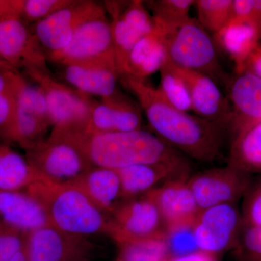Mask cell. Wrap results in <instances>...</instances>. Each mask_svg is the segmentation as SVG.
Listing matches in <instances>:
<instances>
[{"label": "cell", "instance_id": "obj_1", "mask_svg": "<svg viewBox=\"0 0 261 261\" xmlns=\"http://www.w3.org/2000/svg\"><path fill=\"white\" fill-rule=\"evenodd\" d=\"M119 80L137 97L152 133L165 143L200 162L219 158L228 134L224 127L173 107L145 80L126 75Z\"/></svg>", "mask_w": 261, "mask_h": 261}, {"label": "cell", "instance_id": "obj_17", "mask_svg": "<svg viewBox=\"0 0 261 261\" xmlns=\"http://www.w3.org/2000/svg\"><path fill=\"white\" fill-rule=\"evenodd\" d=\"M142 109L119 90L95 102L85 134L87 135L142 129Z\"/></svg>", "mask_w": 261, "mask_h": 261}, {"label": "cell", "instance_id": "obj_35", "mask_svg": "<svg viewBox=\"0 0 261 261\" xmlns=\"http://www.w3.org/2000/svg\"><path fill=\"white\" fill-rule=\"evenodd\" d=\"M238 247L246 254L247 260L261 258V226H243Z\"/></svg>", "mask_w": 261, "mask_h": 261}, {"label": "cell", "instance_id": "obj_30", "mask_svg": "<svg viewBox=\"0 0 261 261\" xmlns=\"http://www.w3.org/2000/svg\"><path fill=\"white\" fill-rule=\"evenodd\" d=\"M233 0H195L197 21L207 32L216 34L231 19Z\"/></svg>", "mask_w": 261, "mask_h": 261}, {"label": "cell", "instance_id": "obj_28", "mask_svg": "<svg viewBox=\"0 0 261 261\" xmlns=\"http://www.w3.org/2000/svg\"><path fill=\"white\" fill-rule=\"evenodd\" d=\"M147 9L152 11L154 21L168 32L190 18V8L194 0H154L145 2Z\"/></svg>", "mask_w": 261, "mask_h": 261}, {"label": "cell", "instance_id": "obj_9", "mask_svg": "<svg viewBox=\"0 0 261 261\" xmlns=\"http://www.w3.org/2000/svg\"><path fill=\"white\" fill-rule=\"evenodd\" d=\"M243 223L238 203L201 210L192 227L197 249L216 254L238 247Z\"/></svg>", "mask_w": 261, "mask_h": 261}, {"label": "cell", "instance_id": "obj_42", "mask_svg": "<svg viewBox=\"0 0 261 261\" xmlns=\"http://www.w3.org/2000/svg\"><path fill=\"white\" fill-rule=\"evenodd\" d=\"M2 225H3V223H2L1 219H0V227H1Z\"/></svg>", "mask_w": 261, "mask_h": 261}, {"label": "cell", "instance_id": "obj_20", "mask_svg": "<svg viewBox=\"0 0 261 261\" xmlns=\"http://www.w3.org/2000/svg\"><path fill=\"white\" fill-rule=\"evenodd\" d=\"M0 219L25 233L51 225L42 205L25 190H0Z\"/></svg>", "mask_w": 261, "mask_h": 261}, {"label": "cell", "instance_id": "obj_25", "mask_svg": "<svg viewBox=\"0 0 261 261\" xmlns=\"http://www.w3.org/2000/svg\"><path fill=\"white\" fill-rule=\"evenodd\" d=\"M228 165L249 174H261V121L231 137Z\"/></svg>", "mask_w": 261, "mask_h": 261}, {"label": "cell", "instance_id": "obj_22", "mask_svg": "<svg viewBox=\"0 0 261 261\" xmlns=\"http://www.w3.org/2000/svg\"><path fill=\"white\" fill-rule=\"evenodd\" d=\"M213 39L216 49L233 62L235 73L244 71L247 57L261 41L258 29L251 20L238 18L231 19Z\"/></svg>", "mask_w": 261, "mask_h": 261}, {"label": "cell", "instance_id": "obj_34", "mask_svg": "<svg viewBox=\"0 0 261 261\" xmlns=\"http://www.w3.org/2000/svg\"><path fill=\"white\" fill-rule=\"evenodd\" d=\"M27 234L3 224L0 227V261H9L23 250Z\"/></svg>", "mask_w": 261, "mask_h": 261}, {"label": "cell", "instance_id": "obj_31", "mask_svg": "<svg viewBox=\"0 0 261 261\" xmlns=\"http://www.w3.org/2000/svg\"><path fill=\"white\" fill-rule=\"evenodd\" d=\"M20 77L12 70L0 71V135L3 137L14 118Z\"/></svg>", "mask_w": 261, "mask_h": 261}, {"label": "cell", "instance_id": "obj_6", "mask_svg": "<svg viewBox=\"0 0 261 261\" xmlns=\"http://www.w3.org/2000/svg\"><path fill=\"white\" fill-rule=\"evenodd\" d=\"M25 150L29 163L46 181L69 184L93 166L67 137L49 136Z\"/></svg>", "mask_w": 261, "mask_h": 261}, {"label": "cell", "instance_id": "obj_38", "mask_svg": "<svg viewBox=\"0 0 261 261\" xmlns=\"http://www.w3.org/2000/svg\"><path fill=\"white\" fill-rule=\"evenodd\" d=\"M166 261H217L216 255L202 251L196 250L190 253L182 255H170Z\"/></svg>", "mask_w": 261, "mask_h": 261}, {"label": "cell", "instance_id": "obj_7", "mask_svg": "<svg viewBox=\"0 0 261 261\" xmlns=\"http://www.w3.org/2000/svg\"><path fill=\"white\" fill-rule=\"evenodd\" d=\"M47 58L62 67L77 64L116 65L111 24L107 15L82 24L64 49L47 55Z\"/></svg>", "mask_w": 261, "mask_h": 261}, {"label": "cell", "instance_id": "obj_23", "mask_svg": "<svg viewBox=\"0 0 261 261\" xmlns=\"http://www.w3.org/2000/svg\"><path fill=\"white\" fill-rule=\"evenodd\" d=\"M63 67V75L68 83L87 95L102 98L116 94L119 73L116 64H77Z\"/></svg>", "mask_w": 261, "mask_h": 261}, {"label": "cell", "instance_id": "obj_36", "mask_svg": "<svg viewBox=\"0 0 261 261\" xmlns=\"http://www.w3.org/2000/svg\"><path fill=\"white\" fill-rule=\"evenodd\" d=\"M168 248L175 255H182L195 252L197 249L192 228L181 229L168 235Z\"/></svg>", "mask_w": 261, "mask_h": 261}, {"label": "cell", "instance_id": "obj_40", "mask_svg": "<svg viewBox=\"0 0 261 261\" xmlns=\"http://www.w3.org/2000/svg\"><path fill=\"white\" fill-rule=\"evenodd\" d=\"M9 261H28L27 253H25V247L23 250L18 252L14 257H12Z\"/></svg>", "mask_w": 261, "mask_h": 261}, {"label": "cell", "instance_id": "obj_24", "mask_svg": "<svg viewBox=\"0 0 261 261\" xmlns=\"http://www.w3.org/2000/svg\"><path fill=\"white\" fill-rule=\"evenodd\" d=\"M167 60L165 36L154 27L152 32L135 44L120 75H130L145 80L159 71Z\"/></svg>", "mask_w": 261, "mask_h": 261}, {"label": "cell", "instance_id": "obj_8", "mask_svg": "<svg viewBox=\"0 0 261 261\" xmlns=\"http://www.w3.org/2000/svg\"><path fill=\"white\" fill-rule=\"evenodd\" d=\"M111 218L109 236L118 245L148 239L167 240L159 209L147 195L122 201Z\"/></svg>", "mask_w": 261, "mask_h": 261}, {"label": "cell", "instance_id": "obj_18", "mask_svg": "<svg viewBox=\"0 0 261 261\" xmlns=\"http://www.w3.org/2000/svg\"><path fill=\"white\" fill-rule=\"evenodd\" d=\"M176 67L188 88L195 115L224 127L228 133L231 106L216 82L203 73Z\"/></svg>", "mask_w": 261, "mask_h": 261}, {"label": "cell", "instance_id": "obj_15", "mask_svg": "<svg viewBox=\"0 0 261 261\" xmlns=\"http://www.w3.org/2000/svg\"><path fill=\"white\" fill-rule=\"evenodd\" d=\"M146 195L157 206L168 235L191 228L200 211L187 180L168 182Z\"/></svg>", "mask_w": 261, "mask_h": 261}, {"label": "cell", "instance_id": "obj_26", "mask_svg": "<svg viewBox=\"0 0 261 261\" xmlns=\"http://www.w3.org/2000/svg\"><path fill=\"white\" fill-rule=\"evenodd\" d=\"M44 180L23 157L9 146L0 144V190L21 191Z\"/></svg>", "mask_w": 261, "mask_h": 261}, {"label": "cell", "instance_id": "obj_37", "mask_svg": "<svg viewBox=\"0 0 261 261\" xmlns=\"http://www.w3.org/2000/svg\"><path fill=\"white\" fill-rule=\"evenodd\" d=\"M244 71L256 75L261 80V42L247 57L244 65Z\"/></svg>", "mask_w": 261, "mask_h": 261}, {"label": "cell", "instance_id": "obj_14", "mask_svg": "<svg viewBox=\"0 0 261 261\" xmlns=\"http://www.w3.org/2000/svg\"><path fill=\"white\" fill-rule=\"evenodd\" d=\"M0 58L16 68H47L45 53L18 15L0 18Z\"/></svg>", "mask_w": 261, "mask_h": 261}, {"label": "cell", "instance_id": "obj_29", "mask_svg": "<svg viewBox=\"0 0 261 261\" xmlns=\"http://www.w3.org/2000/svg\"><path fill=\"white\" fill-rule=\"evenodd\" d=\"M117 261H166L170 256L167 240L148 239L120 244Z\"/></svg>", "mask_w": 261, "mask_h": 261}, {"label": "cell", "instance_id": "obj_39", "mask_svg": "<svg viewBox=\"0 0 261 261\" xmlns=\"http://www.w3.org/2000/svg\"><path fill=\"white\" fill-rule=\"evenodd\" d=\"M251 20L258 29L261 40V0H253Z\"/></svg>", "mask_w": 261, "mask_h": 261}, {"label": "cell", "instance_id": "obj_4", "mask_svg": "<svg viewBox=\"0 0 261 261\" xmlns=\"http://www.w3.org/2000/svg\"><path fill=\"white\" fill-rule=\"evenodd\" d=\"M168 60L183 69L203 73L215 82H226L228 75L219 63L214 39L190 18L165 36Z\"/></svg>", "mask_w": 261, "mask_h": 261}, {"label": "cell", "instance_id": "obj_21", "mask_svg": "<svg viewBox=\"0 0 261 261\" xmlns=\"http://www.w3.org/2000/svg\"><path fill=\"white\" fill-rule=\"evenodd\" d=\"M69 184L110 216L122 202L121 180L116 170L92 166Z\"/></svg>", "mask_w": 261, "mask_h": 261}, {"label": "cell", "instance_id": "obj_19", "mask_svg": "<svg viewBox=\"0 0 261 261\" xmlns=\"http://www.w3.org/2000/svg\"><path fill=\"white\" fill-rule=\"evenodd\" d=\"M227 99L231 109L228 134L261 121V80L247 71L228 75L225 82Z\"/></svg>", "mask_w": 261, "mask_h": 261}, {"label": "cell", "instance_id": "obj_10", "mask_svg": "<svg viewBox=\"0 0 261 261\" xmlns=\"http://www.w3.org/2000/svg\"><path fill=\"white\" fill-rule=\"evenodd\" d=\"M254 176L228 165L194 173L187 185L200 210L226 203H238Z\"/></svg>", "mask_w": 261, "mask_h": 261}, {"label": "cell", "instance_id": "obj_13", "mask_svg": "<svg viewBox=\"0 0 261 261\" xmlns=\"http://www.w3.org/2000/svg\"><path fill=\"white\" fill-rule=\"evenodd\" d=\"M121 184L122 201L141 197L176 180H187L192 167L187 157L165 162L135 165L117 170Z\"/></svg>", "mask_w": 261, "mask_h": 261}, {"label": "cell", "instance_id": "obj_5", "mask_svg": "<svg viewBox=\"0 0 261 261\" xmlns=\"http://www.w3.org/2000/svg\"><path fill=\"white\" fill-rule=\"evenodd\" d=\"M27 72L45 94L53 127L50 135L85 133L95 102L87 94L59 83L47 68H29Z\"/></svg>", "mask_w": 261, "mask_h": 261}, {"label": "cell", "instance_id": "obj_41", "mask_svg": "<svg viewBox=\"0 0 261 261\" xmlns=\"http://www.w3.org/2000/svg\"><path fill=\"white\" fill-rule=\"evenodd\" d=\"M247 261H261V258L257 259V260H247Z\"/></svg>", "mask_w": 261, "mask_h": 261}, {"label": "cell", "instance_id": "obj_11", "mask_svg": "<svg viewBox=\"0 0 261 261\" xmlns=\"http://www.w3.org/2000/svg\"><path fill=\"white\" fill-rule=\"evenodd\" d=\"M106 14L104 5L91 0L73 3L34 23L33 34L47 55L64 49L81 25Z\"/></svg>", "mask_w": 261, "mask_h": 261}, {"label": "cell", "instance_id": "obj_33", "mask_svg": "<svg viewBox=\"0 0 261 261\" xmlns=\"http://www.w3.org/2000/svg\"><path fill=\"white\" fill-rule=\"evenodd\" d=\"M243 226H261V178H253L243 197L241 208Z\"/></svg>", "mask_w": 261, "mask_h": 261}, {"label": "cell", "instance_id": "obj_12", "mask_svg": "<svg viewBox=\"0 0 261 261\" xmlns=\"http://www.w3.org/2000/svg\"><path fill=\"white\" fill-rule=\"evenodd\" d=\"M93 249L87 238L68 234L51 225L27 233L25 238L28 261H89Z\"/></svg>", "mask_w": 261, "mask_h": 261}, {"label": "cell", "instance_id": "obj_2", "mask_svg": "<svg viewBox=\"0 0 261 261\" xmlns=\"http://www.w3.org/2000/svg\"><path fill=\"white\" fill-rule=\"evenodd\" d=\"M72 138L92 166L116 171L185 157L152 132L142 129L96 135L79 134Z\"/></svg>", "mask_w": 261, "mask_h": 261}, {"label": "cell", "instance_id": "obj_32", "mask_svg": "<svg viewBox=\"0 0 261 261\" xmlns=\"http://www.w3.org/2000/svg\"><path fill=\"white\" fill-rule=\"evenodd\" d=\"M74 0H27L22 1L20 17L34 23L47 18L73 3Z\"/></svg>", "mask_w": 261, "mask_h": 261}, {"label": "cell", "instance_id": "obj_3", "mask_svg": "<svg viewBox=\"0 0 261 261\" xmlns=\"http://www.w3.org/2000/svg\"><path fill=\"white\" fill-rule=\"evenodd\" d=\"M25 191L39 201L55 228L79 238L109 236L111 216L73 185L39 180Z\"/></svg>", "mask_w": 261, "mask_h": 261}, {"label": "cell", "instance_id": "obj_27", "mask_svg": "<svg viewBox=\"0 0 261 261\" xmlns=\"http://www.w3.org/2000/svg\"><path fill=\"white\" fill-rule=\"evenodd\" d=\"M160 85L158 90L166 102L173 107L189 113L192 111L191 99L185 81L176 65L168 60L159 70Z\"/></svg>", "mask_w": 261, "mask_h": 261}, {"label": "cell", "instance_id": "obj_16", "mask_svg": "<svg viewBox=\"0 0 261 261\" xmlns=\"http://www.w3.org/2000/svg\"><path fill=\"white\" fill-rule=\"evenodd\" d=\"M111 30L117 68L123 71L128 55L135 44L154 29V20L145 2L128 1L120 13L111 15Z\"/></svg>", "mask_w": 261, "mask_h": 261}]
</instances>
